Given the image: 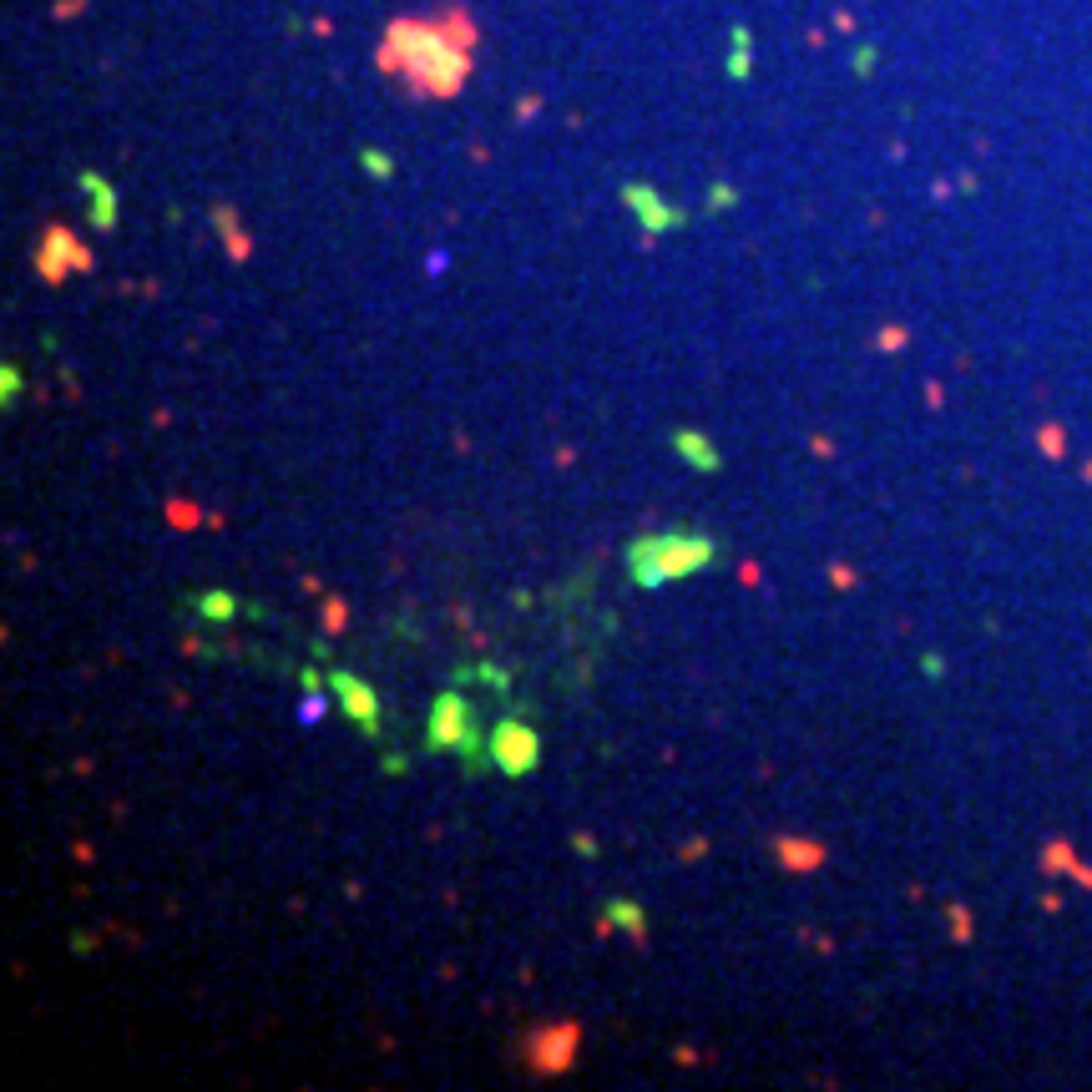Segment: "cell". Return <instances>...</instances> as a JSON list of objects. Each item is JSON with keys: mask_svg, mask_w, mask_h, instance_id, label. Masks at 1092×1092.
<instances>
[{"mask_svg": "<svg viewBox=\"0 0 1092 1092\" xmlns=\"http://www.w3.org/2000/svg\"><path fill=\"white\" fill-rule=\"evenodd\" d=\"M491 764L501 769L506 779H526L536 764H542V733H536L531 724H496L491 728Z\"/></svg>", "mask_w": 1092, "mask_h": 1092, "instance_id": "5b68a950", "label": "cell"}, {"mask_svg": "<svg viewBox=\"0 0 1092 1092\" xmlns=\"http://www.w3.org/2000/svg\"><path fill=\"white\" fill-rule=\"evenodd\" d=\"M425 739L440 754H471L476 748V719H471V698L460 693H440L431 708V724H425Z\"/></svg>", "mask_w": 1092, "mask_h": 1092, "instance_id": "277c9868", "label": "cell"}, {"mask_svg": "<svg viewBox=\"0 0 1092 1092\" xmlns=\"http://www.w3.org/2000/svg\"><path fill=\"white\" fill-rule=\"evenodd\" d=\"M476 21L460 6L440 15H400L380 41V71L400 77L410 97H456L471 77Z\"/></svg>", "mask_w": 1092, "mask_h": 1092, "instance_id": "6da1fadb", "label": "cell"}, {"mask_svg": "<svg viewBox=\"0 0 1092 1092\" xmlns=\"http://www.w3.org/2000/svg\"><path fill=\"white\" fill-rule=\"evenodd\" d=\"M577 1047H582V1027L577 1022H551V1027H536L526 1032L522 1042V1058L536 1078H562V1072L577 1062Z\"/></svg>", "mask_w": 1092, "mask_h": 1092, "instance_id": "3957f363", "label": "cell"}, {"mask_svg": "<svg viewBox=\"0 0 1092 1092\" xmlns=\"http://www.w3.org/2000/svg\"><path fill=\"white\" fill-rule=\"evenodd\" d=\"M774 855H779V860L784 865H790V870H814L819 860H825V850H819V845H804V839H779V845H774Z\"/></svg>", "mask_w": 1092, "mask_h": 1092, "instance_id": "8fae6325", "label": "cell"}, {"mask_svg": "<svg viewBox=\"0 0 1092 1092\" xmlns=\"http://www.w3.org/2000/svg\"><path fill=\"white\" fill-rule=\"evenodd\" d=\"M324 622H329V633H339V622H345V607L329 602V607H324Z\"/></svg>", "mask_w": 1092, "mask_h": 1092, "instance_id": "e0dca14e", "label": "cell"}, {"mask_svg": "<svg viewBox=\"0 0 1092 1092\" xmlns=\"http://www.w3.org/2000/svg\"><path fill=\"white\" fill-rule=\"evenodd\" d=\"M81 188H86V198H92V223L97 228H112L117 223V192H112V183H101L97 172H86Z\"/></svg>", "mask_w": 1092, "mask_h": 1092, "instance_id": "30bf717a", "label": "cell"}, {"mask_svg": "<svg viewBox=\"0 0 1092 1092\" xmlns=\"http://www.w3.org/2000/svg\"><path fill=\"white\" fill-rule=\"evenodd\" d=\"M713 557H719V542H713V536H693V531L637 536L628 546V571L642 592H653V587H668L678 577H693V571L713 567Z\"/></svg>", "mask_w": 1092, "mask_h": 1092, "instance_id": "7a4b0ae2", "label": "cell"}, {"mask_svg": "<svg viewBox=\"0 0 1092 1092\" xmlns=\"http://www.w3.org/2000/svg\"><path fill=\"white\" fill-rule=\"evenodd\" d=\"M329 693H334V703L345 708V719H354L365 728V739H380V693H374L365 678L334 668L329 673Z\"/></svg>", "mask_w": 1092, "mask_h": 1092, "instance_id": "52a82bcc", "label": "cell"}, {"mask_svg": "<svg viewBox=\"0 0 1092 1092\" xmlns=\"http://www.w3.org/2000/svg\"><path fill=\"white\" fill-rule=\"evenodd\" d=\"M622 198H628V203L637 208V218H642V228H648V233H662V228H673V223H678V212H673V208L662 212V203H657L642 183H633L628 192H622Z\"/></svg>", "mask_w": 1092, "mask_h": 1092, "instance_id": "9c48e42d", "label": "cell"}, {"mask_svg": "<svg viewBox=\"0 0 1092 1092\" xmlns=\"http://www.w3.org/2000/svg\"><path fill=\"white\" fill-rule=\"evenodd\" d=\"M167 516H172L177 526H192V522H198V511H192V501H172V511H167Z\"/></svg>", "mask_w": 1092, "mask_h": 1092, "instance_id": "9a60e30c", "label": "cell"}, {"mask_svg": "<svg viewBox=\"0 0 1092 1092\" xmlns=\"http://www.w3.org/2000/svg\"><path fill=\"white\" fill-rule=\"evenodd\" d=\"M198 613H203L208 622H228V617H233V597H228V592H208V597H198Z\"/></svg>", "mask_w": 1092, "mask_h": 1092, "instance_id": "4fadbf2b", "label": "cell"}, {"mask_svg": "<svg viewBox=\"0 0 1092 1092\" xmlns=\"http://www.w3.org/2000/svg\"><path fill=\"white\" fill-rule=\"evenodd\" d=\"M86 268H92V254L71 238V228L51 223L41 233V243H35V274H41L46 283H61L66 274H86Z\"/></svg>", "mask_w": 1092, "mask_h": 1092, "instance_id": "8992f818", "label": "cell"}, {"mask_svg": "<svg viewBox=\"0 0 1092 1092\" xmlns=\"http://www.w3.org/2000/svg\"><path fill=\"white\" fill-rule=\"evenodd\" d=\"M299 719H303V724H319V719H324V703H319V698H303Z\"/></svg>", "mask_w": 1092, "mask_h": 1092, "instance_id": "2e32d148", "label": "cell"}, {"mask_svg": "<svg viewBox=\"0 0 1092 1092\" xmlns=\"http://www.w3.org/2000/svg\"><path fill=\"white\" fill-rule=\"evenodd\" d=\"M607 916H613V925L628 930L637 946H648V930H642V910H637L633 901H613V905H607Z\"/></svg>", "mask_w": 1092, "mask_h": 1092, "instance_id": "7c38bea8", "label": "cell"}, {"mask_svg": "<svg viewBox=\"0 0 1092 1092\" xmlns=\"http://www.w3.org/2000/svg\"><path fill=\"white\" fill-rule=\"evenodd\" d=\"M15 390H21V374H15V365H6V369H0V405H6V410L15 400Z\"/></svg>", "mask_w": 1092, "mask_h": 1092, "instance_id": "5bb4252c", "label": "cell"}, {"mask_svg": "<svg viewBox=\"0 0 1092 1092\" xmlns=\"http://www.w3.org/2000/svg\"><path fill=\"white\" fill-rule=\"evenodd\" d=\"M673 451L683 456L693 471H719V445L698 431H673Z\"/></svg>", "mask_w": 1092, "mask_h": 1092, "instance_id": "ba28073f", "label": "cell"}]
</instances>
